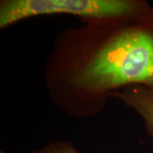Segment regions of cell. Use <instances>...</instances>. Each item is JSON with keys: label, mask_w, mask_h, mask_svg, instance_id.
<instances>
[{"label": "cell", "mask_w": 153, "mask_h": 153, "mask_svg": "<svg viewBox=\"0 0 153 153\" xmlns=\"http://www.w3.org/2000/svg\"><path fill=\"white\" fill-rule=\"evenodd\" d=\"M0 153H6L5 152H4V151H0Z\"/></svg>", "instance_id": "5b68a950"}, {"label": "cell", "mask_w": 153, "mask_h": 153, "mask_svg": "<svg viewBox=\"0 0 153 153\" xmlns=\"http://www.w3.org/2000/svg\"><path fill=\"white\" fill-rule=\"evenodd\" d=\"M111 97L120 100L140 115L149 136L153 139V90L141 85H133L115 92Z\"/></svg>", "instance_id": "3957f363"}, {"label": "cell", "mask_w": 153, "mask_h": 153, "mask_svg": "<svg viewBox=\"0 0 153 153\" xmlns=\"http://www.w3.org/2000/svg\"><path fill=\"white\" fill-rule=\"evenodd\" d=\"M152 8L145 0H1L0 28L55 15L77 17L82 23L136 17Z\"/></svg>", "instance_id": "7a4b0ae2"}, {"label": "cell", "mask_w": 153, "mask_h": 153, "mask_svg": "<svg viewBox=\"0 0 153 153\" xmlns=\"http://www.w3.org/2000/svg\"><path fill=\"white\" fill-rule=\"evenodd\" d=\"M31 153H80L69 141L55 140Z\"/></svg>", "instance_id": "277c9868"}, {"label": "cell", "mask_w": 153, "mask_h": 153, "mask_svg": "<svg viewBox=\"0 0 153 153\" xmlns=\"http://www.w3.org/2000/svg\"><path fill=\"white\" fill-rule=\"evenodd\" d=\"M44 71L49 100L75 118L99 115L112 94L127 87L153 90V6L140 16L61 31Z\"/></svg>", "instance_id": "6da1fadb"}]
</instances>
